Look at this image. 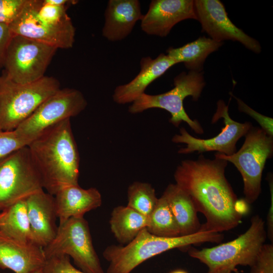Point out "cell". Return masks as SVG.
<instances>
[{"mask_svg": "<svg viewBox=\"0 0 273 273\" xmlns=\"http://www.w3.org/2000/svg\"><path fill=\"white\" fill-rule=\"evenodd\" d=\"M154 188L148 183L134 181L127 189V206L149 217L157 203Z\"/></svg>", "mask_w": 273, "mask_h": 273, "instance_id": "obj_26", "label": "cell"}, {"mask_svg": "<svg viewBox=\"0 0 273 273\" xmlns=\"http://www.w3.org/2000/svg\"><path fill=\"white\" fill-rule=\"evenodd\" d=\"M228 105L222 100L217 103V109L212 119V123L221 118L223 119L224 127L216 136L202 139L191 135L184 128L179 130L180 134L174 135L172 141L175 143H184L186 147L180 148L178 153L187 154L197 152L199 153L216 151L226 155H231L237 152L236 144L239 140L245 135L253 126L251 123H240L232 119L229 114Z\"/></svg>", "mask_w": 273, "mask_h": 273, "instance_id": "obj_13", "label": "cell"}, {"mask_svg": "<svg viewBox=\"0 0 273 273\" xmlns=\"http://www.w3.org/2000/svg\"><path fill=\"white\" fill-rule=\"evenodd\" d=\"M189 19L197 20L192 0H153L141 21L146 34L166 36L173 26Z\"/></svg>", "mask_w": 273, "mask_h": 273, "instance_id": "obj_15", "label": "cell"}, {"mask_svg": "<svg viewBox=\"0 0 273 273\" xmlns=\"http://www.w3.org/2000/svg\"><path fill=\"white\" fill-rule=\"evenodd\" d=\"M27 0H0V23L9 25L23 10Z\"/></svg>", "mask_w": 273, "mask_h": 273, "instance_id": "obj_29", "label": "cell"}, {"mask_svg": "<svg viewBox=\"0 0 273 273\" xmlns=\"http://www.w3.org/2000/svg\"><path fill=\"white\" fill-rule=\"evenodd\" d=\"M87 105L86 99L79 90L60 88L42 103L15 130L30 143L49 128L79 114Z\"/></svg>", "mask_w": 273, "mask_h": 273, "instance_id": "obj_11", "label": "cell"}, {"mask_svg": "<svg viewBox=\"0 0 273 273\" xmlns=\"http://www.w3.org/2000/svg\"><path fill=\"white\" fill-rule=\"evenodd\" d=\"M109 222L116 239L122 245H126L147 227L149 217L127 205L118 206L113 209Z\"/></svg>", "mask_w": 273, "mask_h": 273, "instance_id": "obj_23", "label": "cell"}, {"mask_svg": "<svg viewBox=\"0 0 273 273\" xmlns=\"http://www.w3.org/2000/svg\"><path fill=\"white\" fill-rule=\"evenodd\" d=\"M57 49L22 36L13 35L3 66L12 81L21 84L37 81L44 75Z\"/></svg>", "mask_w": 273, "mask_h": 273, "instance_id": "obj_9", "label": "cell"}, {"mask_svg": "<svg viewBox=\"0 0 273 273\" xmlns=\"http://www.w3.org/2000/svg\"><path fill=\"white\" fill-rule=\"evenodd\" d=\"M233 271H236L231 268H222L216 270L213 272H208V273H232Z\"/></svg>", "mask_w": 273, "mask_h": 273, "instance_id": "obj_34", "label": "cell"}, {"mask_svg": "<svg viewBox=\"0 0 273 273\" xmlns=\"http://www.w3.org/2000/svg\"><path fill=\"white\" fill-rule=\"evenodd\" d=\"M25 202L32 241L43 248L58 232L54 197L43 190L28 197Z\"/></svg>", "mask_w": 273, "mask_h": 273, "instance_id": "obj_16", "label": "cell"}, {"mask_svg": "<svg viewBox=\"0 0 273 273\" xmlns=\"http://www.w3.org/2000/svg\"><path fill=\"white\" fill-rule=\"evenodd\" d=\"M25 200L19 201L0 212V232L19 242L34 243Z\"/></svg>", "mask_w": 273, "mask_h": 273, "instance_id": "obj_24", "label": "cell"}, {"mask_svg": "<svg viewBox=\"0 0 273 273\" xmlns=\"http://www.w3.org/2000/svg\"><path fill=\"white\" fill-rule=\"evenodd\" d=\"M240 150L231 155L216 153L215 157L232 163L243 180L245 201L253 203L261 191V183L265 162L273 154V136L262 129L252 126L244 136Z\"/></svg>", "mask_w": 273, "mask_h": 273, "instance_id": "obj_7", "label": "cell"}, {"mask_svg": "<svg viewBox=\"0 0 273 273\" xmlns=\"http://www.w3.org/2000/svg\"><path fill=\"white\" fill-rule=\"evenodd\" d=\"M46 261L41 247L14 240L0 232V268L15 273H30L43 267Z\"/></svg>", "mask_w": 273, "mask_h": 273, "instance_id": "obj_18", "label": "cell"}, {"mask_svg": "<svg viewBox=\"0 0 273 273\" xmlns=\"http://www.w3.org/2000/svg\"><path fill=\"white\" fill-rule=\"evenodd\" d=\"M27 147L47 193L54 196L66 186L78 184L80 157L70 119L46 129Z\"/></svg>", "mask_w": 273, "mask_h": 273, "instance_id": "obj_2", "label": "cell"}, {"mask_svg": "<svg viewBox=\"0 0 273 273\" xmlns=\"http://www.w3.org/2000/svg\"><path fill=\"white\" fill-rule=\"evenodd\" d=\"M222 44V42L202 36L181 47L169 48L166 53L177 63H183L190 71L201 72L208 55L217 50Z\"/></svg>", "mask_w": 273, "mask_h": 273, "instance_id": "obj_22", "label": "cell"}, {"mask_svg": "<svg viewBox=\"0 0 273 273\" xmlns=\"http://www.w3.org/2000/svg\"><path fill=\"white\" fill-rule=\"evenodd\" d=\"M30 273H44L43 267L38 268Z\"/></svg>", "mask_w": 273, "mask_h": 273, "instance_id": "obj_35", "label": "cell"}, {"mask_svg": "<svg viewBox=\"0 0 273 273\" xmlns=\"http://www.w3.org/2000/svg\"><path fill=\"white\" fill-rule=\"evenodd\" d=\"M228 161L215 157L184 160L177 166L174 178L176 184L192 199L206 222L200 231L221 233L236 227L242 216L237 212L238 200L225 176Z\"/></svg>", "mask_w": 273, "mask_h": 273, "instance_id": "obj_1", "label": "cell"}, {"mask_svg": "<svg viewBox=\"0 0 273 273\" xmlns=\"http://www.w3.org/2000/svg\"><path fill=\"white\" fill-rule=\"evenodd\" d=\"M59 81L44 76L28 83L15 82L0 76V129L13 130L46 99L60 89Z\"/></svg>", "mask_w": 273, "mask_h": 273, "instance_id": "obj_4", "label": "cell"}, {"mask_svg": "<svg viewBox=\"0 0 273 273\" xmlns=\"http://www.w3.org/2000/svg\"><path fill=\"white\" fill-rule=\"evenodd\" d=\"M270 195L271 202L267 215V236L271 242L273 239V188L272 177L270 176L268 179Z\"/></svg>", "mask_w": 273, "mask_h": 273, "instance_id": "obj_33", "label": "cell"}, {"mask_svg": "<svg viewBox=\"0 0 273 273\" xmlns=\"http://www.w3.org/2000/svg\"><path fill=\"white\" fill-rule=\"evenodd\" d=\"M30 142L23 138L15 129H0V160L14 152L27 146Z\"/></svg>", "mask_w": 273, "mask_h": 273, "instance_id": "obj_27", "label": "cell"}, {"mask_svg": "<svg viewBox=\"0 0 273 273\" xmlns=\"http://www.w3.org/2000/svg\"><path fill=\"white\" fill-rule=\"evenodd\" d=\"M148 217L146 229L152 234L167 238L180 236L178 226L164 195L158 198L155 208Z\"/></svg>", "mask_w": 273, "mask_h": 273, "instance_id": "obj_25", "label": "cell"}, {"mask_svg": "<svg viewBox=\"0 0 273 273\" xmlns=\"http://www.w3.org/2000/svg\"><path fill=\"white\" fill-rule=\"evenodd\" d=\"M163 195L178 226L180 236L192 235L200 231L201 225L197 216V210L186 192L176 184H171L168 185Z\"/></svg>", "mask_w": 273, "mask_h": 273, "instance_id": "obj_21", "label": "cell"}, {"mask_svg": "<svg viewBox=\"0 0 273 273\" xmlns=\"http://www.w3.org/2000/svg\"><path fill=\"white\" fill-rule=\"evenodd\" d=\"M220 233L199 231L193 234L167 238L157 236L144 228L130 243L107 246L103 253L109 262L106 273H131L147 260L174 248L205 242L219 243Z\"/></svg>", "mask_w": 273, "mask_h": 273, "instance_id": "obj_3", "label": "cell"}, {"mask_svg": "<svg viewBox=\"0 0 273 273\" xmlns=\"http://www.w3.org/2000/svg\"><path fill=\"white\" fill-rule=\"evenodd\" d=\"M173 83L174 87L164 93H144L129 106L128 112L136 114L151 108L162 109L170 114L169 122L175 127L185 122L196 133L202 134L204 130L200 123L190 118L183 106L184 99L188 96L194 101L199 99L205 85L202 72H181L174 78Z\"/></svg>", "mask_w": 273, "mask_h": 273, "instance_id": "obj_6", "label": "cell"}, {"mask_svg": "<svg viewBox=\"0 0 273 273\" xmlns=\"http://www.w3.org/2000/svg\"><path fill=\"white\" fill-rule=\"evenodd\" d=\"M230 94L236 99L238 109L240 112L245 113L254 118L259 124L261 129L268 135L273 136L272 118L258 113L247 105L241 99L235 97L232 93Z\"/></svg>", "mask_w": 273, "mask_h": 273, "instance_id": "obj_31", "label": "cell"}, {"mask_svg": "<svg viewBox=\"0 0 273 273\" xmlns=\"http://www.w3.org/2000/svg\"><path fill=\"white\" fill-rule=\"evenodd\" d=\"M176 64L164 54H160L154 59L149 56L142 58L139 73L129 82L115 87L112 96L113 101L118 104L132 103L145 93L152 82Z\"/></svg>", "mask_w": 273, "mask_h": 273, "instance_id": "obj_17", "label": "cell"}, {"mask_svg": "<svg viewBox=\"0 0 273 273\" xmlns=\"http://www.w3.org/2000/svg\"><path fill=\"white\" fill-rule=\"evenodd\" d=\"M251 267V273H273V245L264 244Z\"/></svg>", "mask_w": 273, "mask_h": 273, "instance_id": "obj_30", "label": "cell"}, {"mask_svg": "<svg viewBox=\"0 0 273 273\" xmlns=\"http://www.w3.org/2000/svg\"><path fill=\"white\" fill-rule=\"evenodd\" d=\"M54 197L59 225L70 218L83 217L86 212L100 207L102 202L98 189H83L78 184L62 188Z\"/></svg>", "mask_w": 273, "mask_h": 273, "instance_id": "obj_20", "label": "cell"}, {"mask_svg": "<svg viewBox=\"0 0 273 273\" xmlns=\"http://www.w3.org/2000/svg\"><path fill=\"white\" fill-rule=\"evenodd\" d=\"M46 259L67 255L85 273H105L93 244L87 221L72 217L58 226L54 239L43 248Z\"/></svg>", "mask_w": 273, "mask_h": 273, "instance_id": "obj_8", "label": "cell"}, {"mask_svg": "<svg viewBox=\"0 0 273 273\" xmlns=\"http://www.w3.org/2000/svg\"><path fill=\"white\" fill-rule=\"evenodd\" d=\"M197 17L203 31L217 41H237L255 53L261 52L259 42L237 27L230 19L223 4L218 0L194 1Z\"/></svg>", "mask_w": 273, "mask_h": 273, "instance_id": "obj_14", "label": "cell"}, {"mask_svg": "<svg viewBox=\"0 0 273 273\" xmlns=\"http://www.w3.org/2000/svg\"><path fill=\"white\" fill-rule=\"evenodd\" d=\"M267 237L265 222L259 215L253 216L248 229L236 239L201 250L192 248L189 255L207 265L208 272L222 268L237 270V265L251 266Z\"/></svg>", "mask_w": 273, "mask_h": 273, "instance_id": "obj_5", "label": "cell"}, {"mask_svg": "<svg viewBox=\"0 0 273 273\" xmlns=\"http://www.w3.org/2000/svg\"><path fill=\"white\" fill-rule=\"evenodd\" d=\"M170 273H188V272L184 270L177 269V270H174L170 272Z\"/></svg>", "mask_w": 273, "mask_h": 273, "instance_id": "obj_36", "label": "cell"}, {"mask_svg": "<svg viewBox=\"0 0 273 273\" xmlns=\"http://www.w3.org/2000/svg\"><path fill=\"white\" fill-rule=\"evenodd\" d=\"M44 273H85L78 269L70 262L67 255H58L46 259L43 267Z\"/></svg>", "mask_w": 273, "mask_h": 273, "instance_id": "obj_28", "label": "cell"}, {"mask_svg": "<svg viewBox=\"0 0 273 273\" xmlns=\"http://www.w3.org/2000/svg\"><path fill=\"white\" fill-rule=\"evenodd\" d=\"M13 36L9 25L0 23V67L3 66L5 54Z\"/></svg>", "mask_w": 273, "mask_h": 273, "instance_id": "obj_32", "label": "cell"}, {"mask_svg": "<svg viewBox=\"0 0 273 273\" xmlns=\"http://www.w3.org/2000/svg\"><path fill=\"white\" fill-rule=\"evenodd\" d=\"M143 16L138 0H109L105 12L102 35L111 41L125 39Z\"/></svg>", "mask_w": 273, "mask_h": 273, "instance_id": "obj_19", "label": "cell"}, {"mask_svg": "<svg viewBox=\"0 0 273 273\" xmlns=\"http://www.w3.org/2000/svg\"><path fill=\"white\" fill-rule=\"evenodd\" d=\"M13 35L27 37L58 49H67L75 41V28L71 19L56 22L41 17L34 0H27L21 14L9 25Z\"/></svg>", "mask_w": 273, "mask_h": 273, "instance_id": "obj_12", "label": "cell"}, {"mask_svg": "<svg viewBox=\"0 0 273 273\" xmlns=\"http://www.w3.org/2000/svg\"><path fill=\"white\" fill-rule=\"evenodd\" d=\"M43 190L27 146L0 160V212Z\"/></svg>", "mask_w": 273, "mask_h": 273, "instance_id": "obj_10", "label": "cell"}]
</instances>
